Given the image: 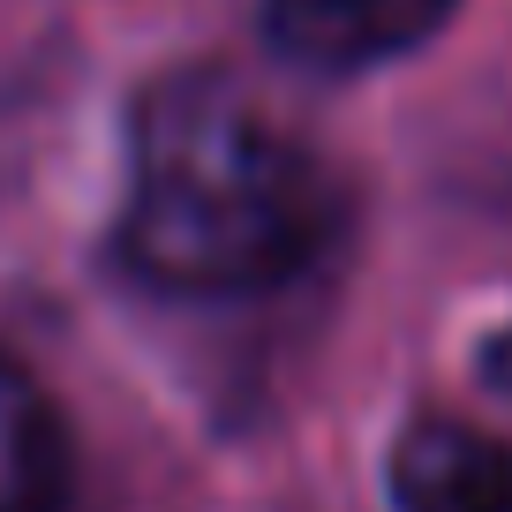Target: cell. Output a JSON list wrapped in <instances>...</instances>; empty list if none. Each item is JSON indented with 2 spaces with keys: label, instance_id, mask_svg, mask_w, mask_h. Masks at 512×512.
<instances>
[{
  "label": "cell",
  "instance_id": "277c9868",
  "mask_svg": "<svg viewBox=\"0 0 512 512\" xmlns=\"http://www.w3.org/2000/svg\"><path fill=\"white\" fill-rule=\"evenodd\" d=\"M68 497V437L46 392L16 362H0V512H61Z\"/></svg>",
  "mask_w": 512,
  "mask_h": 512
},
{
  "label": "cell",
  "instance_id": "6da1fadb",
  "mask_svg": "<svg viewBox=\"0 0 512 512\" xmlns=\"http://www.w3.org/2000/svg\"><path fill=\"white\" fill-rule=\"evenodd\" d=\"M324 159L226 68L151 83L128 121V272L166 294H264L324 249Z\"/></svg>",
  "mask_w": 512,
  "mask_h": 512
},
{
  "label": "cell",
  "instance_id": "5b68a950",
  "mask_svg": "<svg viewBox=\"0 0 512 512\" xmlns=\"http://www.w3.org/2000/svg\"><path fill=\"white\" fill-rule=\"evenodd\" d=\"M482 377H490V392H497V400L512 407V332H505V339H497V347H490V362H482Z\"/></svg>",
  "mask_w": 512,
  "mask_h": 512
},
{
  "label": "cell",
  "instance_id": "3957f363",
  "mask_svg": "<svg viewBox=\"0 0 512 512\" xmlns=\"http://www.w3.org/2000/svg\"><path fill=\"white\" fill-rule=\"evenodd\" d=\"M445 8L452 0H264L272 38L294 61H317V68L384 61V53L430 38Z\"/></svg>",
  "mask_w": 512,
  "mask_h": 512
},
{
  "label": "cell",
  "instance_id": "7a4b0ae2",
  "mask_svg": "<svg viewBox=\"0 0 512 512\" xmlns=\"http://www.w3.org/2000/svg\"><path fill=\"white\" fill-rule=\"evenodd\" d=\"M400 512H512V445L452 415H422L392 452Z\"/></svg>",
  "mask_w": 512,
  "mask_h": 512
}]
</instances>
